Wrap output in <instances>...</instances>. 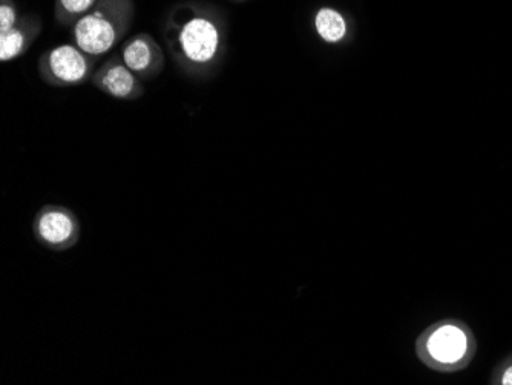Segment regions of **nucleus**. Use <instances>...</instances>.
<instances>
[{"label":"nucleus","mask_w":512,"mask_h":385,"mask_svg":"<svg viewBox=\"0 0 512 385\" xmlns=\"http://www.w3.org/2000/svg\"><path fill=\"white\" fill-rule=\"evenodd\" d=\"M97 57L80 50L76 43L59 45L39 57L40 79L54 88L83 85L96 73Z\"/></svg>","instance_id":"obj_4"},{"label":"nucleus","mask_w":512,"mask_h":385,"mask_svg":"<svg viewBox=\"0 0 512 385\" xmlns=\"http://www.w3.org/2000/svg\"><path fill=\"white\" fill-rule=\"evenodd\" d=\"M20 17L14 0H0V34L13 30L19 24Z\"/></svg>","instance_id":"obj_11"},{"label":"nucleus","mask_w":512,"mask_h":385,"mask_svg":"<svg viewBox=\"0 0 512 385\" xmlns=\"http://www.w3.org/2000/svg\"><path fill=\"white\" fill-rule=\"evenodd\" d=\"M134 16V0H97L96 7L74 25V43L99 59L128 36Z\"/></svg>","instance_id":"obj_3"},{"label":"nucleus","mask_w":512,"mask_h":385,"mask_svg":"<svg viewBox=\"0 0 512 385\" xmlns=\"http://www.w3.org/2000/svg\"><path fill=\"white\" fill-rule=\"evenodd\" d=\"M117 56L142 82L157 79L161 71L165 70V51L148 33L129 37L123 42Z\"/></svg>","instance_id":"obj_6"},{"label":"nucleus","mask_w":512,"mask_h":385,"mask_svg":"<svg viewBox=\"0 0 512 385\" xmlns=\"http://www.w3.org/2000/svg\"><path fill=\"white\" fill-rule=\"evenodd\" d=\"M237 4H243V2H249V0H234Z\"/></svg>","instance_id":"obj_13"},{"label":"nucleus","mask_w":512,"mask_h":385,"mask_svg":"<svg viewBox=\"0 0 512 385\" xmlns=\"http://www.w3.org/2000/svg\"><path fill=\"white\" fill-rule=\"evenodd\" d=\"M97 0H56L54 4V17L62 27L71 28L96 7Z\"/></svg>","instance_id":"obj_10"},{"label":"nucleus","mask_w":512,"mask_h":385,"mask_svg":"<svg viewBox=\"0 0 512 385\" xmlns=\"http://www.w3.org/2000/svg\"><path fill=\"white\" fill-rule=\"evenodd\" d=\"M42 30V19L37 14H23L13 30L0 34V62L25 56Z\"/></svg>","instance_id":"obj_8"},{"label":"nucleus","mask_w":512,"mask_h":385,"mask_svg":"<svg viewBox=\"0 0 512 385\" xmlns=\"http://www.w3.org/2000/svg\"><path fill=\"white\" fill-rule=\"evenodd\" d=\"M34 238L46 249L66 252L80 240L82 226L79 218L65 206H43L33 221Z\"/></svg>","instance_id":"obj_5"},{"label":"nucleus","mask_w":512,"mask_h":385,"mask_svg":"<svg viewBox=\"0 0 512 385\" xmlns=\"http://www.w3.org/2000/svg\"><path fill=\"white\" fill-rule=\"evenodd\" d=\"M417 359L434 372H462L477 353V338L465 321L445 318L430 324L417 336L414 344Z\"/></svg>","instance_id":"obj_2"},{"label":"nucleus","mask_w":512,"mask_h":385,"mask_svg":"<svg viewBox=\"0 0 512 385\" xmlns=\"http://www.w3.org/2000/svg\"><path fill=\"white\" fill-rule=\"evenodd\" d=\"M163 37L169 53L191 77L211 76L227 50V19L209 2L186 0L166 13Z\"/></svg>","instance_id":"obj_1"},{"label":"nucleus","mask_w":512,"mask_h":385,"mask_svg":"<svg viewBox=\"0 0 512 385\" xmlns=\"http://www.w3.org/2000/svg\"><path fill=\"white\" fill-rule=\"evenodd\" d=\"M91 82L106 96L122 102H135L145 96L142 80L129 70L117 54L96 70Z\"/></svg>","instance_id":"obj_7"},{"label":"nucleus","mask_w":512,"mask_h":385,"mask_svg":"<svg viewBox=\"0 0 512 385\" xmlns=\"http://www.w3.org/2000/svg\"><path fill=\"white\" fill-rule=\"evenodd\" d=\"M312 24L316 36L329 45H341L352 37V20L338 8H318L313 14Z\"/></svg>","instance_id":"obj_9"},{"label":"nucleus","mask_w":512,"mask_h":385,"mask_svg":"<svg viewBox=\"0 0 512 385\" xmlns=\"http://www.w3.org/2000/svg\"><path fill=\"white\" fill-rule=\"evenodd\" d=\"M490 384L512 385V353L494 367L491 373Z\"/></svg>","instance_id":"obj_12"}]
</instances>
